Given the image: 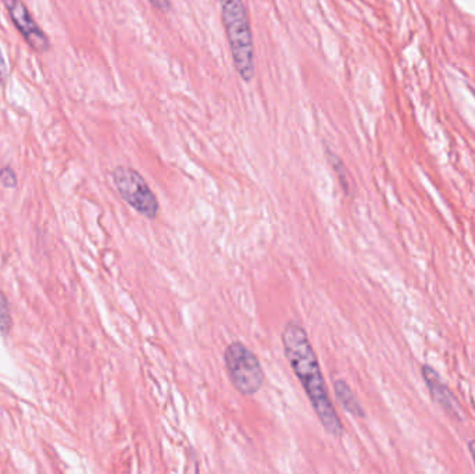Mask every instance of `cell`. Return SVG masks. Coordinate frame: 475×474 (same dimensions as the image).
<instances>
[{"label":"cell","mask_w":475,"mask_h":474,"mask_svg":"<svg viewBox=\"0 0 475 474\" xmlns=\"http://www.w3.org/2000/svg\"><path fill=\"white\" fill-rule=\"evenodd\" d=\"M149 3H150L155 8L163 11V13H167V11H170V8H171V1H170V0H149Z\"/></svg>","instance_id":"cell-12"},{"label":"cell","mask_w":475,"mask_h":474,"mask_svg":"<svg viewBox=\"0 0 475 474\" xmlns=\"http://www.w3.org/2000/svg\"><path fill=\"white\" fill-rule=\"evenodd\" d=\"M423 377L427 382V386L431 392L432 399L453 419L463 420L465 414L462 410V406L456 396L452 393V391L442 382L439 375L430 366H423L421 369Z\"/></svg>","instance_id":"cell-6"},{"label":"cell","mask_w":475,"mask_h":474,"mask_svg":"<svg viewBox=\"0 0 475 474\" xmlns=\"http://www.w3.org/2000/svg\"><path fill=\"white\" fill-rule=\"evenodd\" d=\"M8 17L20 32L25 43L36 53H46L50 50V39L48 34L39 27L29 8L22 0H1Z\"/></svg>","instance_id":"cell-5"},{"label":"cell","mask_w":475,"mask_h":474,"mask_svg":"<svg viewBox=\"0 0 475 474\" xmlns=\"http://www.w3.org/2000/svg\"><path fill=\"white\" fill-rule=\"evenodd\" d=\"M469 449H470V454H472L473 461H474L475 463V441H470V442H469Z\"/></svg>","instance_id":"cell-13"},{"label":"cell","mask_w":475,"mask_h":474,"mask_svg":"<svg viewBox=\"0 0 475 474\" xmlns=\"http://www.w3.org/2000/svg\"><path fill=\"white\" fill-rule=\"evenodd\" d=\"M8 78V66L4 59V55L0 49V84H4L6 80Z\"/></svg>","instance_id":"cell-11"},{"label":"cell","mask_w":475,"mask_h":474,"mask_svg":"<svg viewBox=\"0 0 475 474\" xmlns=\"http://www.w3.org/2000/svg\"><path fill=\"white\" fill-rule=\"evenodd\" d=\"M111 180L122 200L135 211L148 220H155L159 216V200L138 170L129 166H117L111 172Z\"/></svg>","instance_id":"cell-4"},{"label":"cell","mask_w":475,"mask_h":474,"mask_svg":"<svg viewBox=\"0 0 475 474\" xmlns=\"http://www.w3.org/2000/svg\"><path fill=\"white\" fill-rule=\"evenodd\" d=\"M327 156H328V162L331 163V167L334 169V172L336 173L339 181H341V186L342 188L345 190V192H348V179H346V170H345V166L342 163V160L334 155L331 151H327Z\"/></svg>","instance_id":"cell-9"},{"label":"cell","mask_w":475,"mask_h":474,"mask_svg":"<svg viewBox=\"0 0 475 474\" xmlns=\"http://www.w3.org/2000/svg\"><path fill=\"white\" fill-rule=\"evenodd\" d=\"M0 183L4 188H15L17 187L15 172L8 166L0 169Z\"/></svg>","instance_id":"cell-10"},{"label":"cell","mask_w":475,"mask_h":474,"mask_svg":"<svg viewBox=\"0 0 475 474\" xmlns=\"http://www.w3.org/2000/svg\"><path fill=\"white\" fill-rule=\"evenodd\" d=\"M224 365L232 386L243 396L256 395L264 384V370L256 354L234 341L224 351Z\"/></svg>","instance_id":"cell-3"},{"label":"cell","mask_w":475,"mask_h":474,"mask_svg":"<svg viewBox=\"0 0 475 474\" xmlns=\"http://www.w3.org/2000/svg\"><path fill=\"white\" fill-rule=\"evenodd\" d=\"M13 328V319L8 300L6 295L0 291V333L3 337H7Z\"/></svg>","instance_id":"cell-8"},{"label":"cell","mask_w":475,"mask_h":474,"mask_svg":"<svg viewBox=\"0 0 475 474\" xmlns=\"http://www.w3.org/2000/svg\"><path fill=\"white\" fill-rule=\"evenodd\" d=\"M281 342L286 361L300 381L321 426L329 435L341 437L343 434V424L329 398L318 358L307 331L300 323L289 320L281 331Z\"/></svg>","instance_id":"cell-1"},{"label":"cell","mask_w":475,"mask_h":474,"mask_svg":"<svg viewBox=\"0 0 475 474\" xmlns=\"http://www.w3.org/2000/svg\"><path fill=\"white\" fill-rule=\"evenodd\" d=\"M334 391H335V395H336L339 403L343 406V409L346 412H349L355 417H364L366 416V413H364L360 402L357 400L355 392L352 391V388L348 385V382L345 379H335L334 381Z\"/></svg>","instance_id":"cell-7"},{"label":"cell","mask_w":475,"mask_h":474,"mask_svg":"<svg viewBox=\"0 0 475 474\" xmlns=\"http://www.w3.org/2000/svg\"><path fill=\"white\" fill-rule=\"evenodd\" d=\"M221 20L236 73L245 83L255 77V45L243 0H218Z\"/></svg>","instance_id":"cell-2"}]
</instances>
